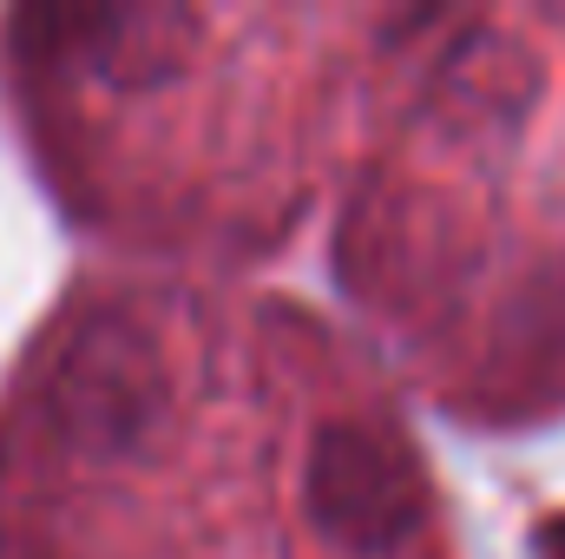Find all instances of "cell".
I'll use <instances>...</instances> for the list:
<instances>
[{"instance_id":"1","label":"cell","mask_w":565,"mask_h":559,"mask_svg":"<svg viewBox=\"0 0 565 559\" xmlns=\"http://www.w3.org/2000/svg\"><path fill=\"white\" fill-rule=\"evenodd\" d=\"M171 409V376L158 356V336L126 309L86 316L46 382V421L53 441L79 461H119L151 441V428Z\"/></svg>"},{"instance_id":"2","label":"cell","mask_w":565,"mask_h":559,"mask_svg":"<svg viewBox=\"0 0 565 559\" xmlns=\"http://www.w3.org/2000/svg\"><path fill=\"white\" fill-rule=\"evenodd\" d=\"M302 507L329 547L375 559L415 540L427 514V487L415 454L395 434H382L369 421H329L302 461Z\"/></svg>"},{"instance_id":"3","label":"cell","mask_w":565,"mask_h":559,"mask_svg":"<svg viewBox=\"0 0 565 559\" xmlns=\"http://www.w3.org/2000/svg\"><path fill=\"white\" fill-rule=\"evenodd\" d=\"M26 33L40 46L106 86H158L191 60L198 13L184 7H60V13H26ZM40 53V60H46Z\"/></svg>"},{"instance_id":"4","label":"cell","mask_w":565,"mask_h":559,"mask_svg":"<svg viewBox=\"0 0 565 559\" xmlns=\"http://www.w3.org/2000/svg\"><path fill=\"white\" fill-rule=\"evenodd\" d=\"M533 99H540V60H533V46L513 40V33H500V27H473L434 66L427 119L460 145H500L526 126Z\"/></svg>"},{"instance_id":"5","label":"cell","mask_w":565,"mask_h":559,"mask_svg":"<svg viewBox=\"0 0 565 559\" xmlns=\"http://www.w3.org/2000/svg\"><path fill=\"white\" fill-rule=\"evenodd\" d=\"M507 369L553 382L565 376V271H540L507 316Z\"/></svg>"}]
</instances>
